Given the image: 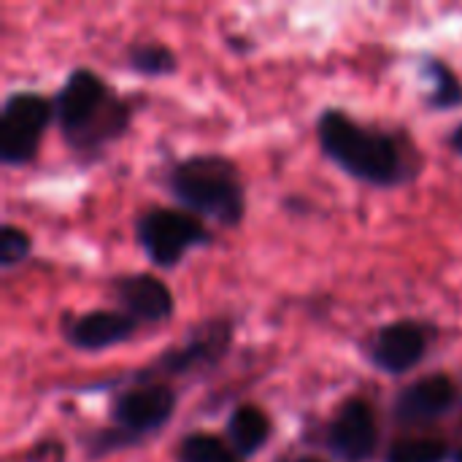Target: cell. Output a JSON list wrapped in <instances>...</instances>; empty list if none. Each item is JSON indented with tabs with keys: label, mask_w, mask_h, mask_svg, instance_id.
<instances>
[{
	"label": "cell",
	"mask_w": 462,
	"mask_h": 462,
	"mask_svg": "<svg viewBox=\"0 0 462 462\" xmlns=\"http://www.w3.org/2000/svg\"><path fill=\"white\" fill-rule=\"evenodd\" d=\"M173 411H176V393L160 382H143L127 387L111 401L114 428L130 433L133 439L157 433L171 422Z\"/></svg>",
	"instance_id": "cell-7"
},
{
	"label": "cell",
	"mask_w": 462,
	"mask_h": 462,
	"mask_svg": "<svg viewBox=\"0 0 462 462\" xmlns=\"http://www.w3.org/2000/svg\"><path fill=\"white\" fill-rule=\"evenodd\" d=\"M32 241L30 236L16 227V225H3L0 227V268H14L30 257Z\"/></svg>",
	"instance_id": "cell-18"
},
{
	"label": "cell",
	"mask_w": 462,
	"mask_h": 462,
	"mask_svg": "<svg viewBox=\"0 0 462 462\" xmlns=\"http://www.w3.org/2000/svg\"><path fill=\"white\" fill-rule=\"evenodd\" d=\"M452 462H462V449H457V452L452 455Z\"/></svg>",
	"instance_id": "cell-22"
},
{
	"label": "cell",
	"mask_w": 462,
	"mask_h": 462,
	"mask_svg": "<svg viewBox=\"0 0 462 462\" xmlns=\"http://www.w3.org/2000/svg\"><path fill=\"white\" fill-rule=\"evenodd\" d=\"M225 433H227V441H230L233 452L241 460H249L271 441L273 425H271V417L260 406L241 403V406H236L230 411Z\"/></svg>",
	"instance_id": "cell-13"
},
{
	"label": "cell",
	"mask_w": 462,
	"mask_h": 462,
	"mask_svg": "<svg viewBox=\"0 0 462 462\" xmlns=\"http://www.w3.org/2000/svg\"><path fill=\"white\" fill-rule=\"evenodd\" d=\"M176 462H244L233 447L211 433H189L176 447Z\"/></svg>",
	"instance_id": "cell-16"
},
{
	"label": "cell",
	"mask_w": 462,
	"mask_h": 462,
	"mask_svg": "<svg viewBox=\"0 0 462 462\" xmlns=\"http://www.w3.org/2000/svg\"><path fill=\"white\" fill-rule=\"evenodd\" d=\"M54 116V100L41 92H11L0 108V162L24 165L38 154L43 130Z\"/></svg>",
	"instance_id": "cell-5"
},
{
	"label": "cell",
	"mask_w": 462,
	"mask_h": 462,
	"mask_svg": "<svg viewBox=\"0 0 462 462\" xmlns=\"http://www.w3.org/2000/svg\"><path fill=\"white\" fill-rule=\"evenodd\" d=\"M449 146H452V152H455V154H460L462 157V122L455 127V133L449 135Z\"/></svg>",
	"instance_id": "cell-20"
},
{
	"label": "cell",
	"mask_w": 462,
	"mask_h": 462,
	"mask_svg": "<svg viewBox=\"0 0 462 462\" xmlns=\"http://www.w3.org/2000/svg\"><path fill=\"white\" fill-rule=\"evenodd\" d=\"M449 455L452 452H449V444L444 439L417 436V439L393 441L384 462H447Z\"/></svg>",
	"instance_id": "cell-17"
},
{
	"label": "cell",
	"mask_w": 462,
	"mask_h": 462,
	"mask_svg": "<svg viewBox=\"0 0 462 462\" xmlns=\"http://www.w3.org/2000/svg\"><path fill=\"white\" fill-rule=\"evenodd\" d=\"M292 462H325V460H319V457H298V460H292Z\"/></svg>",
	"instance_id": "cell-21"
},
{
	"label": "cell",
	"mask_w": 462,
	"mask_h": 462,
	"mask_svg": "<svg viewBox=\"0 0 462 462\" xmlns=\"http://www.w3.org/2000/svg\"><path fill=\"white\" fill-rule=\"evenodd\" d=\"M114 298L122 306L125 314H130L135 322L143 325H162L173 317V292L165 282H160L152 273H130L116 276L111 282Z\"/></svg>",
	"instance_id": "cell-12"
},
{
	"label": "cell",
	"mask_w": 462,
	"mask_h": 462,
	"mask_svg": "<svg viewBox=\"0 0 462 462\" xmlns=\"http://www.w3.org/2000/svg\"><path fill=\"white\" fill-rule=\"evenodd\" d=\"M127 68L138 76H146V79H160V76H171L176 73V54L165 46V43H157V41H138V43H130L127 46Z\"/></svg>",
	"instance_id": "cell-15"
},
{
	"label": "cell",
	"mask_w": 462,
	"mask_h": 462,
	"mask_svg": "<svg viewBox=\"0 0 462 462\" xmlns=\"http://www.w3.org/2000/svg\"><path fill=\"white\" fill-rule=\"evenodd\" d=\"M428 346H430V333L425 325L414 319H398L376 330L368 346V357L374 368H379L382 374L403 376L425 360Z\"/></svg>",
	"instance_id": "cell-9"
},
{
	"label": "cell",
	"mask_w": 462,
	"mask_h": 462,
	"mask_svg": "<svg viewBox=\"0 0 462 462\" xmlns=\"http://www.w3.org/2000/svg\"><path fill=\"white\" fill-rule=\"evenodd\" d=\"M133 444H138V439H133L130 433H125L119 428H111V430H95L89 436L87 447H89L92 457H106V455H111L116 449H125V447H133Z\"/></svg>",
	"instance_id": "cell-19"
},
{
	"label": "cell",
	"mask_w": 462,
	"mask_h": 462,
	"mask_svg": "<svg viewBox=\"0 0 462 462\" xmlns=\"http://www.w3.org/2000/svg\"><path fill=\"white\" fill-rule=\"evenodd\" d=\"M322 154L346 176L371 187H401L420 171L417 152L395 133L365 127L341 108H325L317 119Z\"/></svg>",
	"instance_id": "cell-1"
},
{
	"label": "cell",
	"mask_w": 462,
	"mask_h": 462,
	"mask_svg": "<svg viewBox=\"0 0 462 462\" xmlns=\"http://www.w3.org/2000/svg\"><path fill=\"white\" fill-rule=\"evenodd\" d=\"M422 76L428 79L430 95L428 108L430 111H452L462 106V81L460 76L439 57H422Z\"/></svg>",
	"instance_id": "cell-14"
},
{
	"label": "cell",
	"mask_w": 462,
	"mask_h": 462,
	"mask_svg": "<svg viewBox=\"0 0 462 462\" xmlns=\"http://www.w3.org/2000/svg\"><path fill=\"white\" fill-rule=\"evenodd\" d=\"M130 103L95 70L73 68L54 95V119L76 154H97L130 127Z\"/></svg>",
	"instance_id": "cell-2"
},
{
	"label": "cell",
	"mask_w": 462,
	"mask_h": 462,
	"mask_svg": "<svg viewBox=\"0 0 462 462\" xmlns=\"http://www.w3.org/2000/svg\"><path fill=\"white\" fill-rule=\"evenodd\" d=\"M135 238L157 268H176L192 249L214 241L211 230L192 214L176 208H149L135 219Z\"/></svg>",
	"instance_id": "cell-4"
},
{
	"label": "cell",
	"mask_w": 462,
	"mask_h": 462,
	"mask_svg": "<svg viewBox=\"0 0 462 462\" xmlns=\"http://www.w3.org/2000/svg\"><path fill=\"white\" fill-rule=\"evenodd\" d=\"M171 195L198 219L222 227H238L246 214V189L241 171L222 154H192L168 173Z\"/></svg>",
	"instance_id": "cell-3"
},
{
	"label": "cell",
	"mask_w": 462,
	"mask_h": 462,
	"mask_svg": "<svg viewBox=\"0 0 462 462\" xmlns=\"http://www.w3.org/2000/svg\"><path fill=\"white\" fill-rule=\"evenodd\" d=\"M328 452L338 462H368L379 447V425L371 403L349 398L325 430Z\"/></svg>",
	"instance_id": "cell-8"
},
{
	"label": "cell",
	"mask_w": 462,
	"mask_h": 462,
	"mask_svg": "<svg viewBox=\"0 0 462 462\" xmlns=\"http://www.w3.org/2000/svg\"><path fill=\"white\" fill-rule=\"evenodd\" d=\"M457 401V387L447 374H430L403 387L393 403V417L403 428H428L444 420Z\"/></svg>",
	"instance_id": "cell-10"
},
{
	"label": "cell",
	"mask_w": 462,
	"mask_h": 462,
	"mask_svg": "<svg viewBox=\"0 0 462 462\" xmlns=\"http://www.w3.org/2000/svg\"><path fill=\"white\" fill-rule=\"evenodd\" d=\"M135 330L138 322L130 314L111 311V309H97L81 317L62 319V336L79 352H106L111 346L130 341Z\"/></svg>",
	"instance_id": "cell-11"
},
{
	"label": "cell",
	"mask_w": 462,
	"mask_h": 462,
	"mask_svg": "<svg viewBox=\"0 0 462 462\" xmlns=\"http://www.w3.org/2000/svg\"><path fill=\"white\" fill-rule=\"evenodd\" d=\"M233 341V325L225 319H208L198 325L181 344L168 346L162 355H157L143 371L133 374V382H149V379H162V376H184L198 368H211L217 365Z\"/></svg>",
	"instance_id": "cell-6"
}]
</instances>
